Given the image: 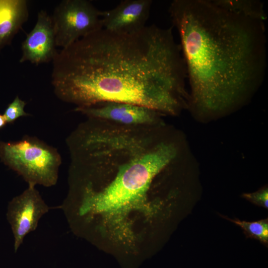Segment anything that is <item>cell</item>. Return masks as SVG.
Instances as JSON below:
<instances>
[{"label": "cell", "mask_w": 268, "mask_h": 268, "mask_svg": "<svg viewBox=\"0 0 268 268\" xmlns=\"http://www.w3.org/2000/svg\"><path fill=\"white\" fill-rule=\"evenodd\" d=\"M26 0H0V51L9 45L29 17Z\"/></svg>", "instance_id": "10"}, {"label": "cell", "mask_w": 268, "mask_h": 268, "mask_svg": "<svg viewBox=\"0 0 268 268\" xmlns=\"http://www.w3.org/2000/svg\"><path fill=\"white\" fill-rule=\"evenodd\" d=\"M173 28L152 24L130 33L102 28L62 49L52 61L55 95L75 108L120 102L179 115L188 110L190 95Z\"/></svg>", "instance_id": "1"}, {"label": "cell", "mask_w": 268, "mask_h": 268, "mask_svg": "<svg viewBox=\"0 0 268 268\" xmlns=\"http://www.w3.org/2000/svg\"><path fill=\"white\" fill-rule=\"evenodd\" d=\"M168 11L181 40L190 87L188 110L194 119L208 123L247 105L265 77V21L213 0H174Z\"/></svg>", "instance_id": "3"}, {"label": "cell", "mask_w": 268, "mask_h": 268, "mask_svg": "<svg viewBox=\"0 0 268 268\" xmlns=\"http://www.w3.org/2000/svg\"><path fill=\"white\" fill-rule=\"evenodd\" d=\"M26 102L16 96L14 100L7 106L3 113L7 123H11L18 118L29 116L24 111Z\"/></svg>", "instance_id": "13"}, {"label": "cell", "mask_w": 268, "mask_h": 268, "mask_svg": "<svg viewBox=\"0 0 268 268\" xmlns=\"http://www.w3.org/2000/svg\"><path fill=\"white\" fill-rule=\"evenodd\" d=\"M242 197L256 205L268 209V189L266 186L253 193H244Z\"/></svg>", "instance_id": "14"}, {"label": "cell", "mask_w": 268, "mask_h": 268, "mask_svg": "<svg viewBox=\"0 0 268 268\" xmlns=\"http://www.w3.org/2000/svg\"><path fill=\"white\" fill-rule=\"evenodd\" d=\"M229 221L240 227L247 237L258 240L262 243H268V220L248 222L227 218Z\"/></svg>", "instance_id": "12"}, {"label": "cell", "mask_w": 268, "mask_h": 268, "mask_svg": "<svg viewBox=\"0 0 268 268\" xmlns=\"http://www.w3.org/2000/svg\"><path fill=\"white\" fill-rule=\"evenodd\" d=\"M50 209L33 185H28L21 194L9 202L6 215L13 236L15 253L25 237L36 229L40 219Z\"/></svg>", "instance_id": "6"}, {"label": "cell", "mask_w": 268, "mask_h": 268, "mask_svg": "<svg viewBox=\"0 0 268 268\" xmlns=\"http://www.w3.org/2000/svg\"><path fill=\"white\" fill-rule=\"evenodd\" d=\"M87 118L128 127L154 126L165 122L164 115L152 109L133 104L104 102L93 106L75 108Z\"/></svg>", "instance_id": "7"}, {"label": "cell", "mask_w": 268, "mask_h": 268, "mask_svg": "<svg viewBox=\"0 0 268 268\" xmlns=\"http://www.w3.org/2000/svg\"><path fill=\"white\" fill-rule=\"evenodd\" d=\"M0 159L28 185L50 187L58 182L61 156L57 149L37 137L25 136L18 141L0 140Z\"/></svg>", "instance_id": "4"}, {"label": "cell", "mask_w": 268, "mask_h": 268, "mask_svg": "<svg viewBox=\"0 0 268 268\" xmlns=\"http://www.w3.org/2000/svg\"><path fill=\"white\" fill-rule=\"evenodd\" d=\"M6 124L7 122L4 116L0 114V128L4 126Z\"/></svg>", "instance_id": "15"}, {"label": "cell", "mask_w": 268, "mask_h": 268, "mask_svg": "<svg viewBox=\"0 0 268 268\" xmlns=\"http://www.w3.org/2000/svg\"><path fill=\"white\" fill-rule=\"evenodd\" d=\"M102 12L89 0H62L51 15L56 46L66 48L102 29Z\"/></svg>", "instance_id": "5"}, {"label": "cell", "mask_w": 268, "mask_h": 268, "mask_svg": "<svg viewBox=\"0 0 268 268\" xmlns=\"http://www.w3.org/2000/svg\"><path fill=\"white\" fill-rule=\"evenodd\" d=\"M218 6L232 12L265 21L267 18L263 3L258 0H213Z\"/></svg>", "instance_id": "11"}, {"label": "cell", "mask_w": 268, "mask_h": 268, "mask_svg": "<svg viewBox=\"0 0 268 268\" xmlns=\"http://www.w3.org/2000/svg\"><path fill=\"white\" fill-rule=\"evenodd\" d=\"M192 153L184 133L166 123L128 127L89 119L74 136L77 176L60 208L69 224L88 226L143 202L156 178Z\"/></svg>", "instance_id": "2"}, {"label": "cell", "mask_w": 268, "mask_h": 268, "mask_svg": "<svg viewBox=\"0 0 268 268\" xmlns=\"http://www.w3.org/2000/svg\"><path fill=\"white\" fill-rule=\"evenodd\" d=\"M56 47L51 15L41 9L33 28L21 44L19 62L36 65L52 62L58 52Z\"/></svg>", "instance_id": "8"}, {"label": "cell", "mask_w": 268, "mask_h": 268, "mask_svg": "<svg viewBox=\"0 0 268 268\" xmlns=\"http://www.w3.org/2000/svg\"><path fill=\"white\" fill-rule=\"evenodd\" d=\"M152 1L125 0L113 9L102 11V28L110 32L130 33L144 28Z\"/></svg>", "instance_id": "9"}]
</instances>
